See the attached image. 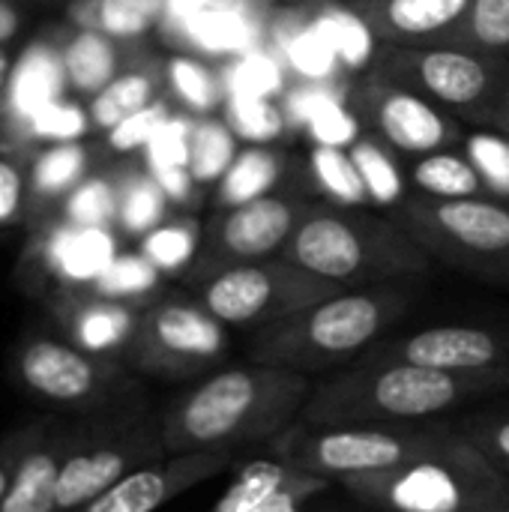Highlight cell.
<instances>
[{
  "label": "cell",
  "mask_w": 509,
  "mask_h": 512,
  "mask_svg": "<svg viewBox=\"0 0 509 512\" xmlns=\"http://www.w3.org/2000/svg\"><path fill=\"white\" fill-rule=\"evenodd\" d=\"M309 18L324 33V39L336 48L342 66L363 69L369 63L375 33L363 24V18L354 9H348L339 0H324L315 6V12Z\"/></svg>",
  "instance_id": "obj_35"
},
{
  "label": "cell",
  "mask_w": 509,
  "mask_h": 512,
  "mask_svg": "<svg viewBox=\"0 0 509 512\" xmlns=\"http://www.w3.org/2000/svg\"><path fill=\"white\" fill-rule=\"evenodd\" d=\"M147 174L162 186V192L168 195V201L174 204H189L192 201V192L198 189L195 177L189 168L183 165H168V168H147Z\"/></svg>",
  "instance_id": "obj_51"
},
{
  "label": "cell",
  "mask_w": 509,
  "mask_h": 512,
  "mask_svg": "<svg viewBox=\"0 0 509 512\" xmlns=\"http://www.w3.org/2000/svg\"><path fill=\"white\" fill-rule=\"evenodd\" d=\"M12 378L33 399L81 417L144 402V384L123 360L90 354L69 339L45 333L18 342L12 354Z\"/></svg>",
  "instance_id": "obj_7"
},
{
  "label": "cell",
  "mask_w": 509,
  "mask_h": 512,
  "mask_svg": "<svg viewBox=\"0 0 509 512\" xmlns=\"http://www.w3.org/2000/svg\"><path fill=\"white\" fill-rule=\"evenodd\" d=\"M51 423V417H42V420H33V423H24V426H15L9 429L6 435H0V501L6 498L15 474H18V465L24 459V453L33 447V441L45 432V426Z\"/></svg>",
  "instance_id": "obj_48"
},
{
  "label": "cell",
  "mask_w": 509,
  "mask_h": 512,
  "mask_svg": "<svg viewBox=\"0 0 509 512\" xmlns=\"http://www.w3.org/2000/svg\"><path fill=\"white\" fill-rule=\"evenodd\" d=\"M192 114H171L150 144L144 147V168H168L183 165L189 168V147H192Z\"/></svg>",
  "instance_id": "obj_46"
},
{
  "label": "cell",
  "mask_w": 509,
  "mask_h": 512,
  "mask_svg": "<svg viewBox=\"0 0 509 512\" xmlns=\"http://www.w3.org/2000/svg\"><path fill=\"white\" fill-rule=\"evenodd\" d=\"M159 270L141 255V252H123L117 255L108 270L87 288H93L96 294L114 297V300H126V303H138L147 306L153 297V291L159 288Z\"/></svg>",
  "instance_id": "obj_40"
},
{
  "label": "cell",
  "mask_w": 509,
  "mask_h": 512,
  "mask_svg": "<svg viewBox=\"0 0 509 512\" xmlns=\"http://www.w3.org/2000/svg\"><path fill=\"white\" fill-rule=\"evenodd\" d=\"M348 102L369 132H375L387 147L405 156L447 150L462 138V126L450 117L447 108L381 78L372 69L351 90Z\"/></svg>",
  "instance_id": "obj_14"
},
{
  "label": "cell",
  "mask_w": 509,
  "mask_h": 512,
  "mask_svg": "<svg viewBox=\"0 0 509 512\" xmlns=\"http://www.w3.org/2000/svg\"><path fill=\"white\" fill-rule=\"evenodd\" d=\"M465 156L483 177V186L495 198H509V135L501 129H483L465 135Z\"/></svg>",
  "instance_id": "obj_41"
},
{
  "label": "cell",
  "mask_w": 509,
  "mask_h": 512,
  "mask_svg": "<svg viewBox=\"0 0 509 512\" xmlns=\"http://www.w3.org/2000/svg\"><path fill=\"white\" fill-rule=\"evenodd\" d=\"M228 327L198 297H156L144 306L123 363L159 381H201L228 357Z\"/></svg>",
  "instance_id": "obj_10"
},
{
  "label": "cell",
  "mask_w": 509,
  "mask_h": 512,
  "mask_svg": "<svg viewBox=\"0 0 509 512\" xmlns=\"http://www.w3.org/2000/svg\"><path fill=\"white\" fill-rule=\"evenodd\" d=\"M465 512H509V495L501 501H492V504H480V507H471Z\"/></svg>",
  "instance_id": "obj_55"
},
{
  "label": "cell",
  "mask_w": 509,
  "mask_h": 512,
  "mask_svg": "<svg viewBox=\"0 0 509 512\" xmlns=\"http://www.w3.org/2000/svg\"><path fill=\"white\" fill-rule=\"evenodd\" d=\"M360 360L372 363H411L453 375H489L509 369V336L492 327L441 324L411 336L381 339Z\"/></svg>",
  "instance_id": "obj_15"
},
{
  "label": "cell",
  "mask_w": 509,
  "mask_h": 512,
  "mask_svg": "<svg viewBox=\"0 0 509 512\" xmlns=\"http://www.w3.org/2000/svg\"><path fill=\"white\" fill-rule=\"evenodd\" d=\"M240 459L219 456V453H180L147 462L117 480L111 489L87 501L72 512H156L165 504L177 501L180 495L192 492L195 486L234 471Z\"/></svg>",
  "instance_id": "obj_16"
},
{
  "label": "cell",
  "mask_w": 509,
  "mask_h": 512,
  "mask_svg": "<svg viewBox=\"0 0 509 512\" xmlns=\"http://www.w3.org/2000/svg\"><path fill=\"white\" fill-rule=\"evenodd\" d=\"M240 153V138L225 123V117H195L192 120V147L189 171L198 186L219 183Z\"/></svg>",
  "instance_id": "obj_32"
},
{
  "label": "cell",
  "mask_w": 509,
  "mask_h": 512,
  "mask_svg": "<svg viewBox=\"0 0 509 512\" xmlns=\"http://www.w3.org/2000/svg\"><path fill=\"white\" fill-rule=\"evenodd\" d=\"M492 129H501V132H507L509 135V84L507 90H504V96H501V102H498V108H495Z\"/></svg>",
  "instance_id": "obj_54"
},
{
  "label": "cell",
  "mask_w": 509,
  "mask_h": 512,
  "mask_svg": "<svg viewBox=\"0 0 509 512\" xmlns=\"http://www.w3.org/2000/svg\"><path fill=\"white\" fill-rule=\"evenodd\" d=\"M411 306V291L402 282L366 285L339 291L267 330L249 342L246 360L303 372L309 378L357 363L387 327Z\"/></svg>",
  "instance_id": "obj_3"
},
{
  "label": "cell",
  "mask_w": 509,
  "mask_h": 512,
  "mask_svg": "<svg viewBox=\"0 0 509 512\" xmlns=\"http://www.w3.org/2000/svg\"><path fill=\"white\" fill-rule=\"evenodd\" d=\"M228 93H255V96H273L282 90V66L267 51H252L234 57V63L222 72Z\"/></svg>",
  "instance_id": "obj_43"
},
{
  "label": "cell",
  "mask_w": 509,
  "mask_h": 512,
  "mask_svg": "<svg viewBox=\"0 0 509 512\" xmlns=\"http://www.w3.org/2000/svg\"><path fill=\"white\" fill-rule=\"evenodd\" d=\"M495 57H509V0H471L465 21L444 39Z\"/></svg>",
  "instance_id": "obj_38"
},
{
  "label": "cell",
  "mask_w": 509,
  "mask_h": 512,
  "mask_svg": "<svg viewBox=\"0 0 509 512\" xmlns=\"http://www.w3.org/2000/svg\"><path fill=\"white\" fill-rule=\"evenodd\" d=\"M309 207L312 201L306 195L270 192L240 207L216 210V216L201 228V249L183 273L186 282L195 288L228 267L276 258Z\"/></svg>",
  "instance_id": "obj_13"
},
{
  "label": "cell",
  "mask_w": 509,
  "mask_h": 512,
  "mask_svg": "<svg viewBox=\"0 0 509 512\" xmlns=\"http://www.w3.org/2000/svg\"><path fill=\"white\" fill-rule=\"evenodd\" d=\"M18 30H21V12L15 6H9L6 0H0V45L15 39Z\"/></svg>",
  "instance_id": "obj_52"
},
{
  "label": "cell",
  "mask_w": 509,
  "mask_h": 512,
  "mask_svg": "<svg viewBox=\"0 0 509 512\" xmlns=\"http://www.w3.org/2000/svg\"><path fill=\"white\" fill-rule=\"evenodd\" d=\"M90 114L75 102H51L27 120V132L45 141H78L90 132Z\"/></svg>",
  "instance_id": "obj_47"
},
{
  "label": "cell",
  "mask_w": 509,
  "mask_h": 512,
  "mask_svg": "<svg viewBox=\"0 0 509 512\" xmlns=\"http://www.w3.org/2000/svg\"><path fill=\"white\" fill-rule=\"evenodd\" d=\"M165 456L162 417L147 399L81 417L78 444L60 474L57 512L84 507L135 468Z\"/></svg>",
  "instance_id": "obj_9"
},
{
  "label": "cell",
  "mask_w": 509,
  "mask_h": 512,
  "mask_svg": "<svg viewBox=\"0 0 509 512\" xmlns=\"http://www.w3.org/2000/svg\"><path fill=\"white\" fill-rule=\"evenodd\" d=\"M273 36L300 81H330L336 84V72L342 66L336 48L324 39V33L312 24V18L291 15L273 27Z\"/></svg>",
  "instance_id": "obj_25"
},
{
  "label": "cell",
  "mask_w": 509,
  "mask_h": 512,
  "mask_svg": "<svg viewBox=\"0 0 509 512\" xmlns=\"http://www.w3.org/2000/svg\"><path fill=\"white\" fill-rule=\"evenodd\" d=\"M120 210L117 228L126 237H144L168 219V195L144 171H120Z\"/></svg>",
  "instance_id": "obj_33"
},
{
  "label": "cell",
  "mask_w": 509,
  "mask_h": 512,
  "mask_svg": "<svg viewBox=\"0 0 509 512\" xmlns=\"http://www.w3.org/2000/svg\"><path fill=\"white\" fill-rule=\"evenodd\" d=\"M456 429L504 480H509V411H486V414L462 417Z\"/></svg>",
  "instance_id": "obj_42"
},
{
  "label": "cell",
  "mask_w": 509,
  "mask_h": 512,
  "mask_svg": "<svg viewBox=\"0 0 509 512\" xmlns=\"http://www.w3.org/2000/svg\"><path fill=\"white\" fill-rule=\"evenodd\" d=\"M168 0H84L75 6L81 27L102 30L117 42L138 39L165 21Z\"/></svg>",
  "instance_id": "obj_29"
},
{
  "label": "cell",
  "mask_w": 509,
  "mask_h": 512,
  "mask_svg": "<svg viewBox=\"0 0 509 512\" xmlns=\"http://www.w3.org/2000/svg\"><path fill=\"white\" fill-rule=\"evenodd\" d=\"M162 90V75L153 66H129L123 69L111 84H105L96 96H90L87 114L93 129L108 132L129 114L147 108L150 102L159 99Z\"/></svg>",
  "instance_id": "obj_26"
},
{
  "label": "cell",
  "mask_w": 509,
  "mask_h": 512,
  "mask_svg": "<svg viewBox=\"0 0 509 512\" xmlns=\"http://www.w3.org/2000/svg\"><path fill=\"white\" fill-rule=\"evenodd\" d=\"M312 183L336 204V207H372L366 183L348 153V147L315 144L309 153Z\"/></svg>",
  "instance_id": "obj_34"
},
{
  "label": "cell",
  "mask_w": 509,
  "mask_h": 512,
  "mask_svg": "<svg viewBox=\"0 0 509 512\" xmlns=\"http://www.w3.org/2000/svg\"><path fill=\"white\" fill-rule=\"evenodd\" d=\"M363 183H366V192H369V204L372 207H381V210H390V207H399L405 201V174L393 156V147H387L375 132H363L351 147H348Z\"/></svg>",
  "instance_id": "obj_30"
},
{
  "label": "cell",
  "mask_w": 509,
  "mask_h": 512,
  "mask_svg": "<svg viewBox=\"0 0 509 512\" xmlns=\"http://www.w3.org/2000/svg\"><path fill=\"white\" fill-rule=\"evenodd\" d=\"M171 114H174V111H171V102L159 96L156 102H150L147 108L129 114L126 120H120L117 126H111V129L105 132L108 150H114V153H132V150L147 147L150 138L156 135V129H159Z\"/></svg>",
  "instance_id": "obj_45"
},
{
  "label": "cell",
  "mask_w": 509,
  "mask_h": 512,
  "mask_svg": "<svg viewBox=\"0 0 509 512\" xmlns=\"http://www.w3.org/2000/svg\"><path fill=\"white\" fill-rule=\"evenodd\" d=\"M396 222L429 252V258L471 270L486 279H509V207L486 198H405Z\"/></svg>",
  "instance_id": "obj_11"
},
{
  "label": "cell",
  "mask_w": 509,
  "mask_h": 512,
  "mask_svg": "<svg viewBox=\"0 0 509 512\" xmlns=\"http://www.w3.org/2000/svg\"><path fill=\"white\" fill-rule=\"evenodd\" d=\"M342 3H345V0H342Z\"/></svg>",
  "instance_id": "obj_56"
},
{
  "label": "cell",
  "mask_w": 509,
  "mask_h": 512,
  "mask_svg": "<svg viewBox=\"0 0 509 512\" xmlns=\"http://www.w3.org/2000/svg\"><path fill=\"white\" fill-rule=\"evenodd\" d=\"M339 291H348L336 282H327L282 255L228 267L207 282L195 285L198 303L219 318L225 327L237 330H267Z\"/></svg>",
  "instance_id": "obj_12"
},
{
  "label": "cell",
  "mask_w": 509,
  "mask_h": 512,
  "mask_svg": "<svg viewBox=\"0 0 509 512\" xmlns=\"http://www.w3.org/2000/svg\"><path fill=\"white\" fill-rule=\"evenodd\" d=\"M201 249V228L192 216H177V219H165L162 225H156L150 234L141 237L138 252L162 273H186L195 261Z\"/></svg>",
  "instance_id": "obj_36"
},
{
  "label": "cell",
  "mask_w": 509,
  "mask_h": 512,
  "mask_svg": "<svg viewBox=\"0 0 509 512\" xmlns=\"http://www.w3.org/2000/svg\"><path fill=\"white\" fill-rule=\"evenodd\" d=\"M117 258V240L111 228H81L60 222L42 243L45 267L66 285V288H87L93 285L108 264Z\"/></svg>",
  "instance_id": "obj_20"
},
{
  "label": "cell",
  "mask_w": 509,
  "mask_h": 512,
  "mask_svg": "<svg viewBox=\"0 0 509 512\" xmlns=\"http://www.w3.org/2000/svg\"><path fill=\"white\" fill-rule=\"evenodd\" d=\"M372 72L483 126L509 84V60L444 42L384 45Z\"/></svg>",
  "instance_id": "obj_8"
},
{
  "label": "cell",
  "mask_w": 509,
  "mask_h": 512,
  "mask_svg": "<svg viewBox=\"0 0 509 512\" xmlns=\"http://www.w3.org/2000/svg\"><path fill=\"white\" fill-rule=\"evenodd\" d=\"M279 255L342 288L405 282L432 267L429 252L396 219L318 201Z\"/></svg>",
  "instance_id": "obj_4"
},
{
  "label": "cell",
  "mask_w": 509,
  "mask_h": 512,
  "mask_svg": "<svg viewBox=\"0 0 509 512\" xmlns=\"http://www.w3.org/2000/svg\"><path fill=\"white\" fill-rule=\"evenodd\" d=\"M222 117L234 129V135L246 144H273L291 129L285 108L270 96H255V93H228Z\"/></svg>",
  "instance_id": "obj_37"
},
{
  "label": "cell",
  "mask_w": 509,
  "mask_h": 512,
  "mask_svg": "<svg viewBox=\"0 0 509 512\" xmlns=\"http://www.w3.org/2000/svg\"><path fill=\"white\" fill-rule=\"evenodd\" d=\"M339 486L378 512H465L509 495V480L462 438V432L444 447L393 471L345 477Z\"/></svg>",
  "instance_id": "obj_5"
},
{
  "label": "cell",
  "mask_w": 509,
  "mask_h": 512,
  "mask_svg": "<svg viewBox=\"0 0 509 512\" xmlns=\"http://www.w3.org/2000/svg\"><path fill=\"white\" fill-rule=\"evenodd\" d=\"M285 174V156L267 144H249L237 153L234 165L216 183V207H240L261 195H270Z\"/></svg>",
  "instance_id": "obj_24"
},
{
  "label": "cell",
  "mask_w": 509,
  "mask_h": 512,
  "mask_svg": "<svg viewBox=\"0 0 509 512\" xmlns=\"http://www.w3.org/2000/svg\"><path fill=\"white\" fill-rule=\"evenodd\" d=\"M165 81L177 102L192 114V117H210L225 108L228 102V87L225 75L216 72L210 63H204L195 54H174L165 63Z\"/></svg>",
  "instance_id": "obj_28"
},
{
  "label": "cell",
  "mask_w": 509,
  "mask_h": 512,
  "mask_svg": "<svg viewBox=\"0 0 509 512\" xmlns=\"http://www.w3.org/2000/svg\"><path fill=\"white\" fill-rule=\"evenodd\" d=\"M60 54H63L66 84L81 96H96L105 84H111L123 72L117 39L105 36L102 30L81 27L75 36L66 39Z\"/></svg>",
  "instance_id": "obj_23"
},
{
  "label": "cell",
  "mask_w": 509,
  "mask_h": 512,
  "mask_svg": "<svg viewBox=\"0 0 509 512\" xmlns=\"http://www.w3.org/2000/svg\"><path fill=\"white\" fill-rule=\"evenodd\" d=\"M12 72H15V60H12V54L0 45V99H3V93L9 90V84H12Z\"/></svg>",
  "instance_id": "obj_53"
},
{
  "label": "cell",
  "mask_w": 509,
  "mask_h": 512,
  "mask_svg": "<svg viewBox=\"0 0 509 512\" xmlns=\"http://www.w3.org/2000/svg\"><path fill=\"white\" fill-rule=\"evenodd\" d=\"M117 210H120V177L111 174L84 177L60 204L63 222L81 228H108L111 222H117Z\"/></svg>",
  "instance_id": "obj_39"
},
{
  "label": "cell",
  "mask_w": 509,
  "mask_h": 512,
  "mask_svg": "<svg viewBox=\"0 0 509 512\" xmlns=\"http://www.w3.org/2000/svg\"><path fill=\"white\" fill-rule=\"evenodd\" d=\"M81 420L66 423L51 417L45 432L24 453L18 474L0 501V512H57V486L66 459L78 444Z\"/></svg>",
  "instance_id": "obj_19"
},
{
  "label": "cell",
  "mask_w": 509,
  "mask_h": 512,
  "mask_svg": "<svg viewBox=\"0 0 509 512\" xmlns=\"http://www.w3.org/2000/svg\"><path fill=\"white\" fill-rule=\"evenodd\" d=\"M330 489H333L330 480L303 474L291 489H285L276 501H270L267 507H261L258 512H306V504H309V501H315L318 495H324V492H330Z\"/></svg>",
  "instance_id": "obj_50"
},
{
  "label": "cell",
  "mask_w": 509,
  "mask_h": 512,
  "mask_svg": "<svg viewBox=\"0 0 509 512\" xmlns=\"http://www.w3.org/2000/svg\"><path fill=\"white\" fill-rule=\"evenodd\" d=\"M315 381L303 372L240 363L222 366L180 393L162 417V441L168 456L219 453L240 456L243 450L273 444L297 420Z\"/></svg>",
  "instance_id": "obj_1"
},
{
  "label": "cell",
  "mask_w": 509,
  "mask_h": 512,
  "mask_svg": "<svg viewBox=\"0 0 509 512\" xmlns=\"http://www.w3.org/2000/svg\"><path fill=\"white\" fill-rule=\"evenodd\" d=\"M24 198H27V180L21 165L12 162L9 156H0V228L21 222Z\"/></svg>",
  "instance_id": "obj_49"
},
{
  "label": "cell",
  "mask_w": 509,
  "mask_h": 512,
  "mask_svg": "<svg viewBox=\"0 0 509 512\" xmlns=\"http://www.w3.org/2000/svg\"><path fill=\"white\" fill-rule=\"evenodd\" d=\"M300 477V471L288 468L270 453L261 459L237 462L228 489L207 512H258L270 501H276L285 489H291Z\"/></svg>",
  "instance_id": "obj_22"
},
{
  "label": "cell",
  "mask_w": 509,
  "mask_h": 512,
  "mask_svg": "<svg viewBox=\"0 0 509 512\" xmlns=\"http://www.w3.org/2000/svg\"><path fill=\"white\" fill-rule=\"evenodd\" d=\"M504 390H509V369L489 375H453L411 363L357 360L345 372L312 387L297 423L315 429L423 426Z\"/></svg>",
  "instance_id": "obj_2"
},
{
  "label": "cell",
  "mask_w": 509,
  "mask_h": 512,
  "mask_svg": "<svg viewBox=\"0 0 509 512\" xmlns=\"http://www.w3.org/2000/svg\"><path fill=\"white\" fill-rule=\"evenodd\" d=\"M90 171V153L78 141H57L45 147L30 168V195L33 201H51L69 195Z\"/></svg>",
  "instance_id": "obj_31"
},
{
  "label": "cell",
  "mask_w": 509,
  "mask_h": 512,
  "mask_svg": "<svg viewBox=\"0 0 509 512\" xmlns=\"http://www.w3.org/2000/svg\"><path fill=\"white\" fill-rule=\"evenodd\" d=\"M315 144H330V147H351L360 135H363V123L354 114L351 105L342 102V96H330L324 99L312 117L303 126Z\"/></svg>",
  "instance_id": "obj_44"
},
{
  "label": "cell",
  "mask_w": 509,
  "mask_h": 512,
  "mask_svg": "<svg viewBox=\"0 0 509 512\" xmlns=\"http://www.w3.org/2000/svg\"><path fill=\"white\" fill-rule=\"evenodd\" d=\"M459 435L456 423L423 426H339L315 429L294 423L282 438L270 444V456L288 468L342 483L345 477L393 471L417 456H426Z\"/></svg>",
  "instance_id": "obj_6"
},
{
  "label": "cell",
  "mask_w": 509,
  "mask_h": 512,
  "mask_svg": "<svg viewBox=\"0 0 509 512\" xmlns=\"http://www.w3.org/2000/svg\"><path fill=\"white\" fill-rule=\"evenodd\" d=\"M411 183L423 198H435V201L480 198L486 192L474 162L465 153H453V150H435L417 156L411 168Z\"/></svg>",
  "instance_id": "obj_27"
},
{
  "label": "cell",
  "mask_w": 509,
  "mask_h": 512,
  "mask_svg": "<svg viewBox=\"0 0 509 512\" xmlns=\"http://www.w3.org/2000/svg\"><path fill=\"white\" fill-rule=\"evenodd\" d=\"M51 312L63 339L90 354L123 360L144 306L96 294L93 288H63L51 300Z\"/></svg>",
  "instance_id": "obj_17"
},
{
  "label": "cell",
  "mask_w": 509,
  "mask_h": 512,
  "mask_svg": "<svg viewBox=\"0 0 509 512\" xmlns=\"http://www.w3.org/2000/svg\"><path fill=\"white\" fill-rule=\"evenodd\" d=\"M384 45L444 42L468 15L471 0H345Z\"/></svg>",
  "instance_id": "obj_18"
},
{
  "label": "cell",
  "mask_w": 509,
  "mask_h": 512,
  "mask_svg": "<svg viewBox=\"0 0 509 512\" xmlns=\"http://www.w3.org/2000/svg\"><path fill=\"white\" fill-rule=\"evenodd\" d=\"M66 87V69H63V54L48 48V45H33L12 72V84H9V114L15 117V126L27 129V120L57 102L60 90Z\"/></svg>",
  "instance_id": "obj_21"
}]
</instances>
